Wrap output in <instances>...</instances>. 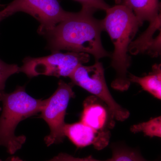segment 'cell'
Wrapping results in <instances>:
<instances>
[{
    "instance_id": "cell-2",
    "label": "cell",
    "mask_w": 161,
    "mask_h": 161,
    "mask_svg": "<svg viewBox=\"0 0 161 161\" xmlns=\"http://www.w3.org/2000/svg\"><path fill=\"white\" fill-rule=\"evenodd\" d=\"M106 12L102 20L103 31L108 34L114 46L111 65L116 74L111 87L125 92L131 85L128 75L131 60L129 47L141 25L132 10L123 4L110 7Z\"/></svg>"
},
{
    "instance_id": "cell-9",
    "label": "cell",
    "mask_w": 161,
    "mask_h": 161,
    "mask_svg": "<svg viewBox=\"0 0 161 161\" xmlns=\"http://www.w3.org/2000/svg\"><path fill=\"white\" fill-rule=\"evenodd\" d=\"M65 137L78 148L92 146L101 150L108 145L111 135L103 134L93 130L82 122L66 124L64 128Z\"/></svg>"
},
{
    "instance_id": "cell-11",
    "label": "cell",
    "mask_w": 161,
    "mask_h": 161,
    "mask_svg": "<svg viewBox=\"0 0 161 161\" xmlns=\"http://www.w3.org/2000/svg\"><path fill=\"white\" fill-rule=\"evenodd\" d=\"M122 1L123 5L132 10L141 26L145 21L151 22L160 14V4L159 0Z\"/></svg>"
},
{
    "instance_id": "cell-5",
    "label": "cell",
    "mask_w": 161,
    "mask_h": 161,
    "mask_svg": "<svg viewBox=\"0 0 161 161\" xmlns=\"http://www.w3.org/2000/svg\"><path fill=\"white\" fill-rule=\"evenodd\" d=\"M90 60V55L85 53L54 52L45 57H26L23 59L20 72L30 78L41 75L69 78L77 67Z\"/></svg>"
},
{
    "instance_id": "cell-15",
    "label": "cell",
    "mask_w": 161,
    "mask_h": 161,
    "mask_svg": "<svg viewBox=\"0 0 161 161\" xmlns=\"http://www.w3.org/2000/svg\"><path fill=\"white\" fill-rule=\"evenodd\" d=\"M20 67L16 64H9L0 59V92L5 89L6 80L14 74L19 73Z\"/></svg>"
},
{
    "instance_id": "cell-8",
    "label": "cell",
    "mask_w": 161,
    "mask_h": 161,
    "mask_svg": "<svg viewBox=\"0 0 161 161\" xmlns=\"http://www.w3.org/2000/svg\"><path fill=\"white\" fill-rule=\"evenodd\" d=\"M115 119L106 104L94 95L84 101L80 121L103 134L111 135Z\"/></svg>"
},
{
    "instance_id": "cell-21",
    "label": "cell",
    "mask_w": 161,
    "mask_h": 161,
    "mask_svg": "<svg viewBox=\"0 0 161 161\" xmlns=\"http://www.w3.org/2000/svg\"><path fill=\"white\" fill-rule=\"evenodd\" d=\"M5 6L4 5H2V4H0V9H2V8H4V7H5Z\"/></svg>"
},
{
    "instance_id": "cell-4",
    "label": "cell",
    "mask_w": 161,
    "mask_h": 161,
    "mask_svg": "<svg viewBox=\"0 0 161 161\" xmlns=\"http://www.w3.org/2000/svg\"><path fill=\"white\" fill-rule=\"evenodd\" d=\"M69 78L74 85L82 88L104 103L115 120L123 122L130 117L129 110L117 103L112 96L106 81L103 65L98 60L91 66L79 65Z\"/></svg>"
},
{
    "instance_id": "cell-16",
    "label": "cell",
    "mask_w": 161,
    "mask_h": 161,
    "mask_svg": "<svg viewBox=\"0 0 161 161\" xmlns=\"http://www.w3.org/2000/svg\"><path fill=\"white\" fill-rule=\"evenodd\" d=\"M46 161H112V159L111 158L108 159L106 160H98L94 158L92 155L86 158H79L75 157L67 153H61L53 158Z\"/></svg>"
},
{
    "instance_id": "cell-13",
    "label": "cell",
    "mask_w": 161,
    "mask_h": 161,
    "mask_svg": "<svg viewBox=\"0 0 161 161\" xmlns=\"http://www.w3.org/2000/svg\"><path fill=\"white\" fill-rule=\"evenodd\" d=\"M112 149V161H159L147 160L137 149L127 147L125 144H113Z\"/></svg>"
},
{
    "instance_id": "cell-6",
    "label": "cell",
    "mask_w": 161,
    "mask_h": 161,
    "mask_svg": "<svg viewBox=\"0 0 161 161\" xmlns=\"http://www.w3.org/2000/svg\"><path fill=\"white\" fill-rule=\"evenodd\" d=\"M74 86L72 82L68 83L63 80H59L57 90L45 100L40 117L45 120L50 130L49 134L44 139L48 147L62 142L65 137L64 119L70 100L75 97Z\"/></svg>"
},
{
    "instance_id": "cell-18",
    "label": "cell",
    "mask_w": 161,
    "mask_h": 161,
    "mask_svg": "<svg viewBox=\"0 0 161 161\" xmlns=\"http://www.w3.org/2000/svg\"><path fill=\"white\" fill-rule=\"evenodd\" d=\"M8 161H23L21 160V159L19 158L16 157H14L12 158L9 160Z\"/></svg>"
},
{
    "instance_id": "cell-17",
    "label": "cell",
    "mask_w": 161,
    "mask_h": 161,
    "mask_svg": "<svg viewBox=\"0 0 161 161\" xmlns=\"http://www.w3.org/2000/svg\"><path fill=\"white\" fill-rule=\"evenodd\" d=\"M80 3L82 7H86L95 10H106L110 7L103 0H75Z\"/></svg>"
},
{
    "instance_id": "cell-14",
    "label": "cell",
    "mask_w": 161,
    "mask_h": 161,
    "mask_svg": "<svg viewBox=\"0 0 161 161\" xmlns=\"http://www.w3.org/2000/svg\"><path fill=\"white\" fill-rule=\"evenodd\" d=\"M130 131L136 133L142 132L150 137H161V116L150 119V120L139 123L130 127Z\"/></svg>"
},
{
    "instance_id": "cell-3",
    "label": "cell",
    "mask_w": 161,
    "mask_h": 161,
    "mask_svg": "<svg viewBox=\"0 0 161 161\" xmlns=\"http://www.w3.org/2000/svg\"><path fill=\"white\" fill-rule=\"evenodd\" d=\"M3 111L0 116V146L14 154L26 142L24 136L15 134L18 124L24 119L40 112L45 100L36 99L27 94L25 86H19L10 93L0 92Z\"/></svg>"
},
{
    "instance_id": "cell-10",
    "label": "cell",
    "mask_w": 161,
    "mask_h": 161,
    "mask_svg": "<svg viewBox=\"0 0 161 161\" xmlns=\"http://www.w3.org/2000/svg\"><path fill=\"white\" fill-rule=\"evenodd\" d=\"M161 13L151 22L149 27L136 40L132 41L129 52L136 55L145 53L152 57L161 55V33L155 36L156 33L161 31Z\"/></svg>"
},
{
    "instance_id": "cell-22",
    "label": "cell",
    "mask_w": 161,
    "mask_h": 161,
    "mask_svg": "<svg viewBox=\"0 0 161 161\" xmlns=\"http://www.w3.org/2000/svg\"><path fill=\"white\" fill-rule=\"evenodd\" d=\"M1 110H2V108H1V107H0V111H1Z\"/></svg>"
},
{
    "instance_id": "cell-12",
    "label": "cell",
    "mask_w": 161,
    "mask_h": 161,
    "mask_svg": "<svg viewBox=\"0 0 161 161\" xmlns=\"http://www.w3.org/2000/svg\"><path fill=\"white\" fill-rule=\"evenodd\" d=\"M130 82L138 84L144 91L150 93L154 98L161 99V65L155 64L151 71L143 77H140L129 73Z\"/></svg>"
},
{
    "instance_id": "cell-20",
    "label": "cell",
    "mask_w": 161,
    "mask_h": 161,
    "mask_svg": "<svg viewBox=\"0 0 161 161\" xmlns=\"http://www.w3.org/2000/svg\"><path fill=\"white\" fill-rule=\"evenodd\" d=\"M115 1L117 5H119L122 3V0H115Z\"/></svg>"
},
{
    "instance_id": "cell-19",
    "label": "cell",
    "mask_w": 161,
    "mask_h": 161,
    "mask_svg": "<svg viewBox=\"0 0 161 161\" xmlns=\"http://www.w3.org/2000/svg\"><path fill=\"white\" fill-rule=\"evenodd\" d=\"M5 19H6V17L3 14V11H2V10H0V22L3 21Z\"/></svg>"
},
{
    "instance_id": "cell-1",
    "label": "cell",
    "mask_w": 161,
    "mask_h": 161,
    "mask_svg": "<svg viewBox=\"0 0 161 161\" xmlns=\"http://www.w3.org/2000/svg\"><path fill=\"white\" fill-rule=\"evenodd\" d=\"M95 11L82 7L79 12L72 13L43 36L47 40V48L52 53L66 50L92 54L95 61L111 57L103 46L102 22L93 17Z\"/></svg>"
},
{
    "instance_id": "cell-7",
    "label": "cell",
    "mask_w": 161,
    "mask_h": 161,
    "mask_svg": "<svg viewBox=\"0 0 161 161\" xmlns=\"http://www.w3.org/2000/svg\"><path fill=\"white\" fill-rule=\"evenodd\" d=\"M2 11L6 18L19 12L30 15L40 23L37 32L43 36L72 14L64 10L58 0H14Z\"/></svg>"
}]
</instances>
